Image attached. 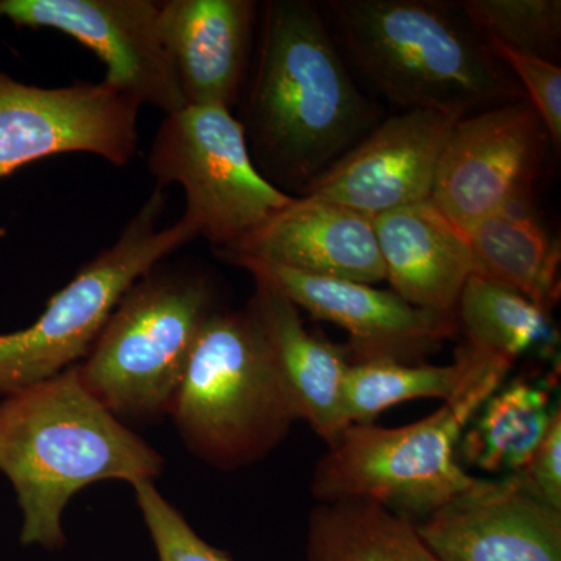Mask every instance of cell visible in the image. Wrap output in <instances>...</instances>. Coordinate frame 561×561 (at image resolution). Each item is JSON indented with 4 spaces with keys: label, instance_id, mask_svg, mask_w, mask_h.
<instances>
[{
    "label": "cell",
    "instance_id": "obj_4",
    "mask_svg": "<svg viewBox=\"0 0 561 561\" xmlns=\"http://www.w3.org/2000/svg\"><path fill=\"white\" fill-rule=\"evenodd\" d=\"M512 367L481 353L459 393L431 415L400 427L351 424L317 461L312 496L371 501L412 523L423 522L478 483L457 460V448Z\"/></svg>",
    "mask_w": 561,
    "mask_h": 561
},
{
    "label": "cell",
    "instance_id": "obj_2",
    "mask_svg": "<svg viewBox=\"0 0 561 561\" xmlns=\"http://www.w3.org/2000/svg\"><path fill=\"white\" fill-rule=\"evenodd\" d=\"M164 459L80 381L77 368L0 397V474L22 515L21 545L65 548L62 516L95 483L154 482Z\"/></svg>",
    "mask_w": 561,
    "mask_h": 561
},
{
    "label": "cell",
    "instance_id": "obj_9",
    "mask_svg": "<svg viewBox=\"0 0 561 561\" xmlns=\"http://www.w3.org/2000/svg\"><path fill=\"white\" fill-rule=\"evenodd\" d=\"M140 108L133 95L105 80L41 88L0 70V180L66 153L94 154L127 168L138 151Z\"/></svg>",
    "mask_w": 561,
    "mask_h": 561
},
{
    "label": "cell",
    "instance_id": "obj_5",
    "mask_svg": "<svg viewBox=\"0 0 561 561\" xmlns=\"http://www.w3.org/2000/svg\"><path fill=\"white\" fill-rule=\"evenodd\" d=\"M171 416L186 448L220 471L265 459L300 420L249 305L206 321Z\"/></svg>",
    "mask_w": 561,
    "mask_h": 561
},
{
    "label": "cell",
    "instance_id": "obj_27",
    "mask_svg": "<svg viewBox=\"0 0 561 561\" xmlns=\"http://www.w3.org/2000/svg\"><path fill=\"white\" fill-rule=\"evenodd\" d=\"M518 478L535 497L561 512V409Z\"/></svg>",
    "mask_w": 561,
    "mask_h": 561
},
{
    "label": "cell",
    "instance_id": "obj_8",
    "mask_svg": "<svg viewBox=\"0 0 561 561\" xmlns=\"http://www.w3.org/2000/svg\"><path fill=\"white\" fill-rule=\"evenodd\" d=\"M147 168L157 187L183 190V216L216 254L241 245L294 201L257 171L241 122L221 106L186 105L164 114Z\"/></svg>",
    "mask_w": 561,
    "mask_h": 561
},
{
    "label": "cell",
    "instance_id": "obj_14",
    "mask_svg": "<svg viewBox=\"0 0 561 561\" xmlns=\"http://www.w3.org/2000/svg\"><path fill=\"white\" fill-rule=\"evenodd\" d=\"M416 530L438 561H561V512L535 497L518 474L479 479Z\"/></svg>",
    "mask_w": 561,
    "mask_h": 561
},
{
    "label": "cell",
    "instance_id": "obj_21",
    "mask_svg": "<svg viewBox=\"0 0 561 561\" xmlns=\"http://www.w3.org/2000/svg\"><path fill=\"white\" fill-rule=\"evenodd\" d=\"M559 409L545 383L515 379L494 391L472 419L460 440L461 456L486 472L518 474Z\"/></svg>",
    "mask_w": 561,
    "mask_h": 561
},
{
    "label": "cell",
    "instance_id": "obj_17",
    "mask_svg": "<svg viewBox=\"0 0 561 561\" xmlns=\"http://www.w3.org/2000/svg\"><path fill=\"white\" fill-rule=\"evenodd\" d=\"M391 291L415 308L456 317L478 265L467 234L431 201L373 217Z\"/></svg>",
    "mask_w": 561,
    "mask_h": 561
},
{
    "label": "cell",
    "instance_id": "obj_12",
    "mask_svg": "<svg viewBox=\"0 0 561 561\" xmlns=\"http://www.w3.org/2000/svg\"><path fill=\"white\" fill-rule=\"evenodd\" d=\"M227 262L280 291L300 311L348 332L351 362L379 357L416 362L459 331L456 317L415 308L394 291L370 284L306 275L249 257Z\"/></svg>",
    "mask_w": 561,
    "mask_h": 561
},
{
    "label": "cell",
    "instance_id": "obj_19",
    "mask_svg": "<svg viewBox=\"0 0 561 561\" xmlns=\"http://www.w3.org/2000/svg\"><path fill=\"white\" fill-rule=\"evenodd\" d=\"M478 275L516 291L551 313L560 291V243L531 203L513 206L465 230Z\"/></svg>",
    "mask_w": 561,
    "mask_h": 561
},
{
    "label": "cell",
    "instance_id": "obj_18",
    "mask_svg": "<svg viewBox=\"0 0 561 561\" xmlns=\"http://www.w3.org/2000/svg\"><path fill=\"white\" fill-rule=\"evenodd\" d=\"M249 306L267 337L298 416L332 445L348 427L342 413L343 379L351 364L348 348L308 331L300 309L262 280L254 279Z\"/></svg>",
    "mask_w": 561,
    "mask_h": 561
},
{
    "label": "cell",
    "instance_id": "obj_7",
    "mask_svg": "<svg viewBox=\"0 0 561 561\" xmlns=\"http://www.w3.org/2000/svg\"><path fill=\"white\" fill-rule=\"evenodd\" d=\"M165 208L168 194L154 186L119 238L51 295L38 319L24 330L0 332V397L79 365L133 284L198 239L184 216L161 227Z\"/></svg>",
    "mask_w": 561,
    "mask_h": 561
},
{
    "label": "cell",
    "instance_id": "obj_26",
    "mask_svg": "<svg viewBox=\"0 0 561 561\" xmlns=\"http://www.w3.org/2000/svg\"><path fill=\"white\" fill-rule=\"evenodd\" d=\"M491 50L502 61L524 92L553 146L561 144V68L556 61L537 55L507 49L489 43Z\"/></svg>",
    "mask_w": 561,
    "mask_h": 561
},
{
    "label": "cell",
    "instance_id": "obj_22",
    "mask_svg": "<svg viewBox=\"0 0 561 561\" xmlns=\"http://www.w3.org/2000/svg\"><path fill=\"white\" fill-rule=\"evenodd\" d=\"M481 359V353L461 346L448 365L419 364L379 357L351 362L342 387L346 426L371 424L376 416L401 402L451 400Z\"/></svg>",
    "mask_w": 561,
    "mask_h": 561
},
{
    "label": "cell",
    "instance_id": "obj_10",
    "mask_svg": "<svg viewBox=\"0 0 561 561\" xmlns=\"http://www.w3.org/2000/svg\"><path fill=\"white\" fill-rule=\"evenodd\" d=\"M548 140L527 101L461 117L442 151L430 201L463 231L530 203Z\"/></svg>",
    "mask_w": 561,
    "mask_h": 561
},
{
    "label": "cell",
    "instance_id": "obj_1",
    "mask_svg": "<svg viewBox=\"0 0 561 561\" xmlns=\"http://www.w3.org/2000/svg\"><path fill=\"white\" fill-rule=\"evenodd\" d=\"M239 103L254 165L287 195H301L378 125L379 110L354 83L327 21L308 0L260 7Z\"/></svg>",
    "mask_w": 561,
    "mask_h": 561
},
{
    "label": "cell",
    "instance_id": "obj_3",
    "mask_svg": "<svg viewBox=\"0 0 561 561\" xmlns=\"http://www.w3.org/2000/svg\"><path fill=\"white\" fill-rule=\"evenodd\" d=\"M343 47L362 76L402 111L472 114L526 101L511 70L465 18L435 0L328 3Z\"/></svg>",
    "mask_w": 561,
    "mask_h": 561
},
{
    "label": "cell",
    "instance_id": "obj_16",
    "mask_svg": "<svg viewBox=\"0 0 561 561\" xmlns=\"http://www.w3.org/2000/svg\"><path fill=\"white\" fill-rule=\"evenodd\" d=\"M217 256L249 257L306 275L375 286L386 280L373 219L337 203L294 197L249 238Z\"/></svg>",
    "mask_w": 561,
    "mask_h": 561
},
{
    "label": "cell",
    "instance_id": "obj_6",
    "mask_svg": "<svg viewBox=\"0 0 561 561\" xmlns=\"http://www.w3.org/2000/svg\"><path fill=\"white\" fill-rule=\"evenodd\" d=\"M205 276L157 267L122 297L88 356L80 381L122 421L171 416L195 342L216 309Z\"/></svg>",
    "mask_w": 561,
    "mask_h": 561
},
{
    "label": "cell",
    "instance_id": "obj_13",
    "mask_svg": "<svg viewBox=\"0 0 561 561\" xmlns=\"http://www.w3.org/2000/svg\"><path fill=\"white\" fill-rule=\"evenodd\" d=\"M465 116L442 110L402 111L376 125L300 197L337 203L370 219L430 201L446 140Z\"/></svg>",
    "mask_w": 561,
    "mask_h": 561
},
{
    "label": "cell",
    "instance_id": "obj_11",
    "mask_svg": "<svg viewBox=\"0 0 561 561\" xmlns=\"http://www.w3.org/2000/svg\"><path fill=\"white\" fill-rule=\"evenodd\" d=\"M157 0H0V22L60 32L90 49L103 80L164 114L186 106L160 35Z\"/></svg>",
    "mask_w": 561,
    "mask_h": 561
},
{
    "label": "cell",
    "instance_id": "obj_24",
    "mask_svg": "<svg viewBox=\"0 0 561 561\" xmlns=\"http://www.w3.org/2000/svg\"><path fill=\"white\" fill-rule=\"evenodd\" d=\"M459 7L486 43L556 61L561 39L560 0H467Z\"/></svg>",
    "mask_w": 561,
    "mask_h": 561
},
{
    "label": "cell",
    "instance_id": "obj_15",
    "mask_svg": "<svg viewBox=\"0 0 561 561\" xmlns=\"http://www.w3.org/2000/svg\"><path fill=\"white\" fill-rule=\"evenodd\" d=\"M260 21L254 0H165L160 35L186 105H239Z\"/></svg>",
    "mask_w": 561,
    "mask_h": 561
},
{
    "label": "cell",
    "instance_id": "obj_20",
    "mask_svg": "<svg viewBox=\"0 0 561 561\" xmlns=\"http://www.w3.org/2000/svg\"><path fill=\"white\" fill-rule=\"evenodd\" d=\"M308 561H438L416 524L371 501L319 502L306 530Z\"/></svg>",
    "mask_w": 561,
    "mask_h": 561
},
{
    "label": "cell",
    "instance_id": "obj_23",
    "mask_svg": "<svg viewBox=\"0 0 561 561\" xmlns=\"http://www.w3.org/2000/svg\"><path fill=\"white\" fill-rule=\"evenodd\" d=\"M456 320L468 348L511 364L551 335V313L479 275L461 290Z\"/></svg>",
    "mask_w": 561,
    "mask_h": 561
},
{
    "label": "cell",
    "instance_id": "obj_25",
    "mask_svg": "<svg viewBox=\"0 0 561 561\" xmlns=\"http://www.w3.org/2000/svg\"><path fill=\"white\" fill-rule=\"evenodd\" d=\"M136 504L160 561H232L227 552L203 540L183 513L162 496L153 482L133 486Z\"/></svg>",
    "mask_w": 561,
    "mask_h": 561
}]
</instances>
